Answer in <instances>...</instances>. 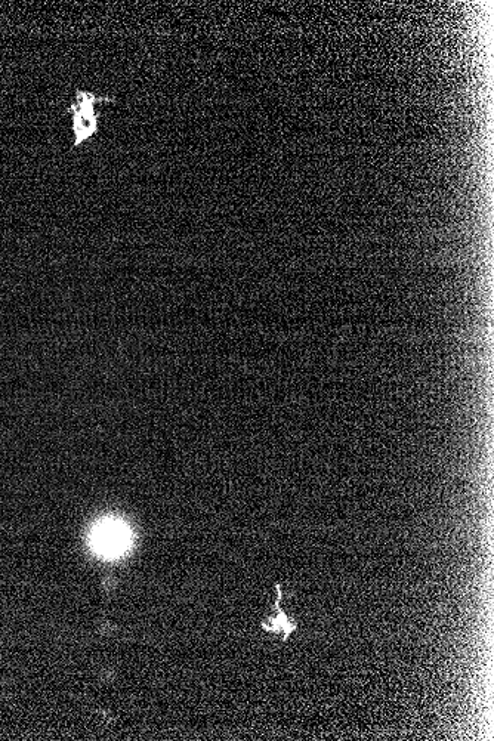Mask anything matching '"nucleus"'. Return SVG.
<instances>
[{"mask_svg": "<svg viewBox=\"0 0 494 741\" xmlns=\"http://www.w3.org/2000/svg\"><path fill=\"white\" fill-rule=\"evenodd\" d=\"M107 101L113 100L77 89L74 103L67 108V113L71 116L74 148L85 144L98 134V131H100V114L97 111V104L107 103Z\"/></svg>", "mask_w": 494, "mask_h": 741, "instance_id": "obj_1", "label": "nucleus"}, {"mask_svg": "<svg viewBox=\"0 0 494 741\" xmlns=\"http://www.w3.org/2000/svg\"><path fill=\"white\" fill-rule=\"evenodd\" d=\"M131 530L114 518L100 521L92 529L91 545L97 554L107 558L120 557L131 546Z\"/></svg>", "mask_w": 494, "mask_h": 741, "instance_id": "obj_2", "label": "nucleus"}, {"mask_svg": "<svg viewBox=\"0 0 494 741\" xmlns=\"http://www.w3.org/2000/svg\"><path fill=\"white\" fill-rule=\"evenodd\" d=\"M277 591H279V600H277L276 605L277 608H279V617H276V619H271V626H264V628L270 632L282 631L284 632V639H287V636L292 634V631H295L296 625L295 623H290L289 620H287L286 614H284L283 611L280 610L279 602L280 598H282V591H280V586H277Z\"/></svg>", "mask_w": 494, "mask_h": 741, "instance_id": "obj_3", "label": "nucleus"}]
</instances>
